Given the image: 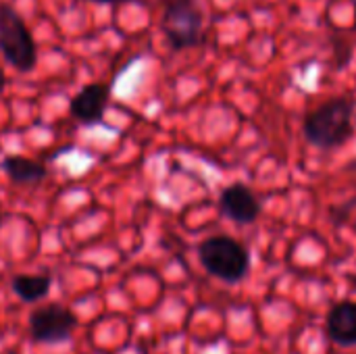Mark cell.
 Listing matches in <instances>:
<instances>
[{"instance_id":"6da1fadb","label":"cell","mask_w":356,"mask_h":354,"mask_svg":"<svg viewBox=\"0 0 356 354\" xmlns=\"http://www.w3.org/2000/svg\"><path fill=\"white\" fill-rule=\"evenodd\" d=\"M355 102L346 98H334L305 117L302 134L309 144L321 150H332L348 142L355 131L353 125Z\"/></svg>"},{"instance_id":"7a4b0ae2","label":"cell","mask_w":356,"mask_h":354,"mask_svg":"<svg viewBox=\"0 0 356 354\" xmlns=\"http://www.w3.org/2000/svg\"><path fill=\"white\" fill-rule=\"evenodd\" d=\"M198 259L211 275L227 284L242 282L250 269V255L246 246L229 236H213L204 240L198 248Z\"/></svg>"},{"instance_id":"3957f363","label":"cell","mask_w":356,"mask_h":354,"mask_svg":"<svg viewBox=\"0 0 356 354\" xmlns=\"http://www.w3.org/2000/svg\"><path fill=\"white\" fill-rule=\"evenodd\" d=\"M163 31L173 50L198 46L204 38V13L198 0H163Z\"/></svg>"},{"instance_id":"277c9868","label":"cell","mask_w":356,"mask_h":354,"mask_svg":"<svg viewBox=\"0 0 356 354\" xmlns=\"http://www.w3.org/2000/svg\"><path fill=\"white\" fill-rule=\"evenodd\" d=\"M0 52L21 73H29L38 58L35 42L10 4H0Z\"/></svg>"},{"instance_id":"5b68a950","label":"cell","mask_w":356,"mask_h":354,"mask_svg":"<svg viewBox=\"0 0 356 354\" xmlns=\"http://www.w3.org/2000/svg\"><path fill=\"white\" fill-rule=\"evenodd\" d=\"M77 328V317L63 305H46L29 315V334L40 344H60L71 340Z\"/></svg>"},{"instance_id":"8992f818","label":"cell","mask_w":356,"mask_h":354,"mask_svg":"<svg viewBox=\"0 0 356 354\" xmlns=\"http://www.w3.org/2000/svg\"><path fill=\"white\" fill-rule=\"evenodd\" d=\"M219 207L227 219L242 225L254 223L261 215V202L257 194L244 184H234L225 188L219 196Z\"/></svg>"},{"instance_id":"52a82bcc","label":"cell","mask_w":356,"mask_h":354,"mask_svg":"<svg viewBox=\"0 0 356 354\" xmlns=\"http://www.w3.org/2000/svg\"><path fill=\"white\" fill-rule=\"evenodd\" d=\"M111 98V88L104 83H90L79 90L69 104L71 115L83 125H96L102 121L106 104Z\"/></svg>"},{"instance_id":"ba28073f","label":"cell","mask_w":356,"mask_h":354,"mask_svg":"<svg viewBox=\"0 0 356 354\" xmlns=\"http://www.w3.org/2000/svg\"><path fill=\"white\" fill-rule=\"evenodd\" d=\"M327 336L338 346H356V303L342 300L332 307L325 323Z\"/></svg>"},{"instance_id":"9c48e42d","label":"cell","mask_w":356,"mask_h":354,"mask_svg":"<svg viewBox=\"0 0 356 354\" xmlns=\"http://www.w3.org/2000/svg\"><path fill=\"white\" fill-rule=\"evenodd\" d=\"M2 169L15 184H38L46 177V169L25 156H6L2 161Z\"/></svg>"},{"instance_id":"30bf717a","label":"cell","mask_w":356,"mask_h":354,"mask_svg":"<svg viewBox=\"0 0 356 354\" xmlns=\"http://www.w3.org/2000/svg\"><path fill=\"white\" fill-rule=\"evenodd\" d=\"M10 286L23 303H38L48 294L52 280L48 275H17Z\"/></svg>"},{"instance_id":"8fae6325","label":"cell","mask_w":356,"mask_h":354,"mask_svg":"<svg viewBox=\"0 0 356 354\" xmlns=\"http://www.w3.org/2000/svg\"><path fill=\"white\" fill-rule=\"evenodd\" d=\"M4 83H6V77H4V69H0V94L4 90Z\"/></svg>"},{"instance_id":"7c38bea8","label":"cell","mask_w":356,"mask_h":354,"mask_svg":"<svg viewBox=\"0 0 356 354\" xmlns=\"http://www.w3.org/2000/svg\"><path fill=\"white\" fill-rule=\"evenodd\" d=\"M90 2H100V4H108V2H117V0H90Z\"/></svg>"}]
</instances>
